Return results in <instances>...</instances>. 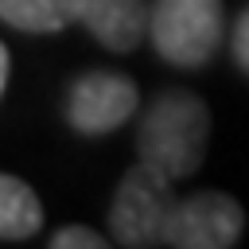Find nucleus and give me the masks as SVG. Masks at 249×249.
Wrapping results in <instances>:
<instances>
[{
  "label": "nucleus",
  "mask_w": 249,
  "mask_h": 249,
  "mask_svg": "<svg viewBox=\"0 0 249 249\" xmlns=\"http://www.w3.org/2000/svg\"><path fill=\"white\" fill-rule=\"evenodd\" d=\"M210 140V109L191 89H160L136 124V156L171 179H187L202 167Z\"/></svg>",
  "instance_id": "1"
},
{
  "label": "nucleus",
  "mask_w": 249,
  "mask_h": 249,
  "mask_svg": "<svg viewBox=\"0 0 249 249\" xmlns=\"http://www.w3.org/2000/svg\"><path fill=\"white\" fill-rule=\"evenodd\" d=\"M148 39L179 70L206 66L226 39V8L222 0H152Z\"/></svg>",
  "instance_id": "2"
},
{
  "label": "nucleus",
  "mask_w": 249,
  "mask_h": 249,
  "mask_svg": "<svg viewBox=\"0 0 249 249\" xmlns=\"http://www.w3.org/2000/svg\"><path fill=\"white\" fill-rule=\"evenodd\" d=\"M175 206L171 175L140 160L132 171L121 175L113 202H109V237L124 249L163 245V226Z\"/></svg>",
  "instance_id": "3"
},
{
  "label": "nucleus",
  "mask_w": 249,
  "mask_h": 249,
  "mask_svg": "<svg viewBox=\"0 0 249 249\" xmlns=\"http://www.w3.org/2000/svg\"><path fill=\"white\" fill-rule=\"evenodd\" d=\"M245 230V210L233 195L226 191H195L175 198L167 226H163V245L175 249H230L241 241Z\"/></svg>",
  "instance_id": "4"
},
{
  "label": "nucleus",
  "mask_w": 249,
  "mask_h": 249,
  "mask_svg": "<svg viewBox=\"0 0 249 249\" xmlns=\"http://www.w3.org/2000/svg\"><path fill=\"white\" fill-rule=\"evenodd\" d=\"M140 105V93L128 74L117 70H89L70 82L66 93V124L82 136H105L121 128Z\"/></svg>",
  "instance_id": "5"
},
{
  "label": "nucleus",
  "mask_w": 249,
  "mask_h": 249,
  "mask_svg": "<svg viewBox=\"0 0 249 249\" xmlns=\"http://www.w3.org/2000/svg\"><path fill=\"white\" fill-rule=\"evenodd\" d=\"M78 23H82L105 51L128 54V51L140 47V39L148 35L152 8H148L144 0H82Z\"/></svg>",
  "instance_id": "6"
},
{
  "label": "nucleus",
  "mask_w": 249,
  "mask_h": 249,
  "mask_svg": "<svg viewBox=\"0 0 249 249\" xmlns=\"http://www.w3.org/2000/svg\"><path fill=\"white\" fill-rule=\"evenodd\" d=\"M82 0H0V19L23 35H54L78 23Z\"/></svg>",
  "instance_id": "7"
},
{
  "label": "nucleus",
  "mask_w": 249,
  "mask_h": 249,
  "mask_svg": "<svg viewBox=\"0 0 249 249\" xmlns=\"http://www.w3.org/2000/svg\"><path fill=\"white\" fill-rule=\"evenodd\" d=\"M43 230V202L19 175H0V237L23 241Z\"/></svg>",
  "instance_id": "8"
},
{
  "label": "nucleus",
  "mask_w": 249,
  "mask_h": 249,
  "mask_svg": "<svg viewBox=\"0 0 249 249\" xmlns=\"http://www.w3.org/2000/svg\"><path fill=\"white\" fill-rule=\"evenodd\" d=\"M109 237L89 226H62L51 233V249H105Z\"/></svg>",
  "instance_id": "9"
},
{
  "label": "nucleus",
  "mask_w": 249,
  "mask_h": 249,
  "mask_svg": "<svg viewBox=\"0 0 249 249\" xmlns=\"http://www.w3.org/2000/svg\"><path fill=\"white\" fill-rule=\"evenodd\" d=\"M230 51H233V62H237V70H245V74H249V8H241L237 23H233Z\"/></svg>",
  "instance_id": "10"
},
{
  "label": "nucleus",
  "mask_w": 249,
  "mask_h": 249,
  "mask_svg": "<svg viewBox=\"0 0 249 249\" xmlns=\"http://www.w3.org/2000/svg\"><path fill=\"white\" fill-rule=\"evenodd\" d=\"M8 78H12V51L0 47V93L8 89Z\"/></svg>",
  "instance_id": "11"
}]
</instances>
